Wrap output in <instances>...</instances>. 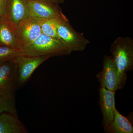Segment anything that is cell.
Listing matches in <instances>:
<instances>
[{
  "label": "cell",
  "mask_w": 133,
  "mask_h": 133,
  "mask_svg": "<svg viewBox=\"0 0 133 133\" xmlns=\"http://www.w3.org/2000/svg\"><path fill=\"white\" fill-rule=\"evenodd\" d=\"M56 18L45 19L38 22V23L42 33L52 38L59 39L56 25Z\"/></svg>",
  "instance_id": "5bb4252c"
},
{
  "label": "cell",
  "mask_w": 133,
  "mask_h": 133,
  "mask_svg": "<svg viewBox=\"0 0 133 133\" xmlns=\"http://www.w3.org/2000/svg\"><path fill=\"white\" fill-rule=\"evenodd\" d=\"M99 91V105L103 115L102 126L104 127L111 124L114 118L115 91L109 90L102 87Z\"/></svg>",
  "instance_id": "30bf717a"
},
{
  "label": "cell",
  "mask_w": 133,
  "mask_h": 133,
  "mask_svg": "<svg viewBox=\"0 0 133 133\" xmlns=\"http://www.w3.org/2000/svg\"><path fill=\"white\" fill-rule=\"evenodd\" d=\"M108 133H133V127L129 120L122 115L115 108L113 121L111 124L104 127Z\"/></svg>",
  "instance_id": "4fadbf2b"
},
{
  "label": "cell",
  "mask_w": 133,
  "mask_h": 133,
  "mask_svg": "<svg viewBox=\"0 0 133 133\" xmlns=\"http://www.w3.org/2000/svg\"><path fill=\"white\" fill-rule=\"evenodd\" d=\"M0 46H6L21 50L14 29L2 17L0 18Z\"/></svg>",
  "instance_id": "7c38bea8"
},
{
  "label": "cell",
  "mask_w": 133,
  "mask_h": 133,
  "mask_svg": "<svg viewBox=\"0 0 133 133\" xmlns=\"http://www.w3.org/2000/svg\"><path fill=\"white\" fill-rule=\"evenodd\" d=\"M49 58L46 56L20 55L13 59L17 66L19 87L25 85L36 69Z\"/></svg>",
  "instance_id": "52a82bcc"
},
{
  "label": "cell",
  "mask_w": 133,
  "mask_h": 133,
  "mask_svg": "<svg viewBox=\"0 0 133 133\" xmlns=\"http://www.w3.org/2000/svg\"><path fill=\"white\" fill-rule=\"evenodd\" d=\"M30 17L39 22L63 16L59 4L46 0L27 1Z\"/></svg>",
  "instance_id": "8992f818"
},
{
  "label": "cell",
  "mask_w": 133,
  "mask_h": 133,
  "mask_svg": "<svg viewBox=\"0 0 133 133\" xmlns=\"http://www.w3.org/2000/svg\"><path fill=\"white\" fill-rule=\"evenodd\" d=\"M28 131L17 115L9 113L0 114V133H27Z\"/></svg>",
  "instance_id": "8fae6325"
},
{
  "label": "cell",
  "mask_w": 133,
  "mask_h": 133,
  "mask_svg": "<svg viewBox=\"0 0 133 133\" xmlns=\"http://www.w3.org/2000/svg\"><path fill=\"white\" fill-rule=\"evenodd\" d=\"M3 18L15 30L17 24L30 18L27 0H7Z\"/></svg>",
  "instance_id": "ba28073f"
},
{
  "label": "cell",
  "mask_w": 133,
  "mask_h": 133,
  "mask_svg": "<svg viewBox=\"0 0 133 133\" xmlns=\"http://www.w3.org/2000/svg\"><path fill=\"white\" fill-rule=\"evenodd\" d=\"M21 55V50L6 46H0V64L12 61Z\"/></svg>",
  "instance_id": "9a60e30c"
},
{
  "label": "cell",
  "mask_w": 133,
  "mask_h": 133,
  "mask_svg": "<svg viewBox=\"0 0 133 133\" xmlns=\"http://www.w3.org/2000/svg\"><path fill=\"white\" fill-rule=\"evenodd\" d=\"M101 87L109 90L122 89L126 84L127 75L119 72L112 56L105 55L102 70L96 76Z\"/></svg>",
  "instance_id": "277c9868"
},
{
  "label": "cell",
  "mask_w": 133,
  "mask_h": 133,
  "mask_svg": "<svg viewBox=\"0 0 133 133\" xmlns=\"http://www.w3.org/2000/svg\"><path fill=\"white\" fill-rule=\"evenodd\" d=\"M7 0H0V18L2 17L5 13Z\"/></svg>",
  "instance_id": "e0dca14e"
},
{
  "label": "cell",
  "mask_w": 133,
  "mask_h": 133,
  "mask_svg": "<svg viewBox=\"0 0 133 133\" xmlns=\"http://www.w3.org/2000/svg\"><path fill=\"white\" fill-rule=\"evenodd\" d=\"M4 112L17 115L15 100L6 99L0 94V114Z\"/></svg>",
  "instance_id": "2e32d148"
},
{
  "label": "cell",
  "mask_w": 133,
  "mask_h": 133,
  "mask_svg": "<svg viewBox=\"0 0 133 133\" xmlns=\"http://www.w3.org/2000/svg\"><path fill=\"white\" fill-rule=\"evenodd\" d=\"M19 87L17 66L13 60L0 64V94L6 99L15 100Z\"/></svg>",
  "instance_id": "5b68a950"
},
{
  "label": "cell",
  "mask_w": 133,
  "mask_h": 133,
  "mask_svg": "<svg viewBox=\"0 0 133 133\" xmlns=\"http://www.w3.org/2000/svg\"><path fill=\"white\" fill-rule=\"evenodd\" d=\"M27 1H33V0H27ZM46 1H50L58 4H63L65 2V0H46Z\"/></svg>",
  "instance_id": "ac0fdd59"
},
{
  "label": "cell",
  "mask_w": 133,
  "mask_h": 133,
  "mask_svg": "<svg viewBox=\"0 0 133 133\" xmlns=\"http://www.w3.org/2000/svg\"><path fill=\"white\" fill-rule=\"evenodd\" d=\"M56 23L59 39L69 46L71 52L82 51L90 43L83 33L73 29L65 15L56 17Z\"/></svg>",
  "instance_id": "3957f363"
},
{
  "label": "cell",
  "mask_w": 133,
  "mask_h": 133,
  "mask_svg": "<svg viewBox=\"0 0 133 133\" xmlns=\"http://www.w3.org/2000/svg\"><path fill=\"white\" fill-rule=\"evenodd\" d=\"M21 55L32 57H52L70 55V49L59 39L52 38L42 33L30 45L21 49Z\"/></svg>",
  "instance_id": "6da1fadb"
},
{
  "label": "cell",
  "mask_w": 133,
  "mask_h": 133,
  "mask_svg": "<svg viewBox=\"0 0 133 133\" xmlns=\"http://www.w3.org/2000/svg\"><path fill=\"white\" fill-rule=\"evenodd\" d=\"M15 32L21 49L31 44L42 33L38 22L30 17L17 24Z\"/></svg>",
  "instance_id": "9c48e42d"
},
{
  "label": "cell",
  "mask_w": 133,
  "mask_h": 133,
  "mask_svg": "<svg viewBox=\"0 0 133 133\" xmlns=\"http://www.w3.org/2000/svg\"><path fill=\"white\" fill-rule=\"evenodd\" d=\"M110 51L119 72L126 75L133 69V40L129 36L119 37L111 45Z\"/></svg>",
  "instance_id": "7a4b0ae2"
}]
</instances>
